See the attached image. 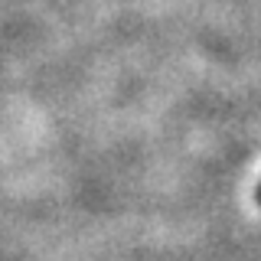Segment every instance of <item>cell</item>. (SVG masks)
Returning a JSON list of instances; mask_svg holds the SVG:
<instances>
[{
	"label": "cell",
	"mask_w": 261,
	"mask_h": 261,
	"mask_svg": "<svg viewBox=\"0 0 261 261\" xmlns=\"http://www.w3.org/2000/svg\"><path fill=\"white\" fill-rule=\"evenodd\" d=\"M258 202H261V186H258Z\"/></svg>",
	"instance_id": "cell-1"
}]
</instances>
